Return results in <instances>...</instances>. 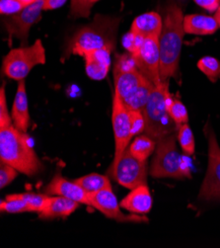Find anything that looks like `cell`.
<instances>
[{
    "label": "cell",
    "instance_id": "35",
    "mask_svg": "<svg viewBox=\"0 0 220 248\" xmlns=\"http://www.w3.org/2000/svg\"><path fill=\"white\" fill-rule=\"evenodd\" d=\"M67 0H44V10H55L65 4Z\"/></svg>",
    "mask_w": 220,
    "mask_h": 248
},
{
    "label": "cell",
    "instance_id": "21",
    "mask_svg": "<svg viewBox=\"0 0 220 248\" xmlns=\"http://www.w3.org/2000/svg\"><path fill=\"white\" fill-rule=\"evenodd\" d=\"M155 85L147 81L144 84H142L140 87H138L132 95H130L126 99H121L125 105L128 107L130 110H136V111H141L143 112L146 103H147L150 93Z\"/></svg>",
    "mask_w": 220,
    "mask_h": 248
},
{
    "label": "cell",
    "instance_id": "13",
    "mask_svg": "<svg viewBox=\"0 0 220 248\" xmlns=\"http://www.w3.org/2000/svg\"><path fill=\"white\" fill-rule=\"evenodd\" d=\"M90 206L101 212L108 218L117 220L119 222H147L148 218L144 215H125L120 211L117 198L112 190L108 188L95 194L89 195Z\"/></svg>",
    "mask_w": 220,
    "mask_h": 248
},
{
    "label": "cell",
    "instance_id": "8",
    "mask_svg": "<svg viewBox=\"0 0 220 248\" xmlns=\"http://www.w3.org/2000/svg\"><path fill=\"white\" fill-rule=\"evenodd\" d=\"M115 92L121 98L126 99L132 95L138 87L149 81L144 78L137 68L132 55H119L114 67Z\"/></svg>",
    "mask_w": 220,
    "mask_h": 248
},
{
    "label": "cell",
    "instance_id": "37",
    "mask_svg": "<svg viewBox=\"0 0 220 248\" xmlns=\"http://www.w3.org/2000/svg\"><path fill=\"white\" fill-rule=\"evenodd\" d=\"M24 2H25L27 5H31V4H33V3H35V2H37L38 0H23Z\"/></svg>",
    "mask_w": 220,
    "mask_h": 248
},
{
    "label": "cell",
    "instance_id": "26",
    "mask_svg": "<svg viewBox=\"0 0 220 248\" xmlns=\"http://www.w3.org/2000/svg\"><path fill=\"white\" fill-rule=\"evenodd\" d=\"M199 69L211 82L220 79V61L213 57H205L198 62Z\"/></svg>",
    "mask_w": 220,
    "mask_h": 248
},
{
    "label": "cell",
    "instance_id": "3",
    "mask_svg": "<svg viewBox=\"0 0 220 248\" xmlns=\"http://www.w3.org/2000/svg\"><path fill=\"white\" fill-rule=\"evenodd\" d=\"M119 21L118 17L97 14L91 23L80 28L71 38L69 52L72 55L84 57L95 49L103 47L114 49Z\"/></svg>",
    "mask_w": 220,
    "mask_h": 248
},
{
    "label": "cell",
    "instance_id": "38",
    "mask_svg": "<svg viewBox=\"0 0 220 248\" xmlns=\"http://www.w3.org/2000/svg\"><path fill=\"white\" fill-rule=\"evenodd\" d=\"M98 1H100V0H92V3L95 4V3H97Z\"/></svg>",
    "mask_w": 220,
    "mask_h": 248
},
{
    "label": "cell",
    "instance_id": "34",
    "mask_svg": "<svg viewBox=\"0 0 220 248\" xmlns=\"http://www.w3.org/2000/svg\"><path fill=\"white\" fill-rule=\"evenodd\" d=\"M193 1L208 12H216L220 6V0H193Z\"/></svg>",
    "mask_w": 220,
    "mask_h": 248
},
{
    "label": "cell",
    "instance_id": "16",
    "mask_svg": "<svg viewBox=\"0 0 220 248\" xmlns=\"http://www.w3.org/2000/svg\"><path fill=\"white\" fill-rule=\"evenodd\" d=\"M11 118L13 126L16 129L24 133L27 132L31 123V118L29 113V104L25 80L19 81L17 92L13 101Z\"/></svg>",
    "mask_w": 220,
    "mask_h": 248
},
{
    "label": "cell",
    "instance_id": "10",
    "mask_svg": "<svg viewBox=\"0 0 220 248\" xmlns=\"http://www.w3.org/2000/svg\"><path fill=\"white\" fill-rule=\"evenodd\" d=\"M112 123L115 135V157L110 167L112 169L117 162L119 160L132 138L130 112L128 107L121 100L120 97L115 92L113 100V112H112Z\"/></svg>",
    "mask_w": 220,
    "mask_h": 248
},
{
    "label": "cell",
    "instance_id": "20",
    "mask_svg": "<svg viewBox=\"0 0 220 248\" xmlns=\"http://www.w3.org/2000/svg\"><path fill=\"white\" fill-rule=\"evenodd\" d=\"M219 28L214 16L191 14L184 18V29L187 34L207 36L214 34Z\"/></svg>",
    "mask_w": 220,
    "mask_h": 248
},
{
    "label": "cell",
    "instance_id": "27",
    "mask_svg": "<svg viewBox=\"0 0 220 248\" xmlns=\"http://www.w3.org/2000/svg\"><path fill=\"white\" fill-rule=\"evenodd\" d=\"M0 210H1L2 213L7 214H20L31 212L30 206L25 201L12 197L11 195L6 196L5 200L0 204Z\"/></svg>",
    "mask_w": 220,
    "mask_h": 248
},
{
    "label": "cell",
    "instance_id": "4",
    "mask_svg": "<svg viewBox=\"0 0 220 248\" xmlns=\"http://www.w3.org/2000/svg\"><path fill=\"white\" fill-rule=\"evenodd\" d=\"M169 92V81H162L154 86L143 110L145 135L155 141L175 134L178 130L175 122L169 115L166 105V98Z\"/></svg>",
    "mask_w": 220,
    "mask_h": 248
},
{
    "label": "cell",
    "instance_id": "25",
    "mask_svg": "<svg viewBox=\"0 0 220 248\" xmlns=\"http://www.w3.org/2000/svg\"><path fill=\"white\" fill-rule=\"evenodd\" d=\"M12 197L18 198L25 201L31 208V212H36L40 214L46 206L50 196L47 194H34V193H22V194H12Z\"/></svg>",
    "mask_w": 220,
    "mask_h": 248
},
{
    "label": "cell",
    "instance_id": "14",
    "mask_svg": "<svg viewBox=\"0 0 220 248\" xmlns=\"http://www.w3.org/2000/svg\"><path fill=\"white\" fill-rule=\"evenodd\" d=\"M45 194L61 196L67 199L90 206L89 194L75 181L70 182L57 174L45 188Z\"/></svg>",
    "mask_w": 220,
    "mask_h": 248
},
{
    "label": "cell",
    "instance_id": "24",
    "mask_svg": "<svg viewBox=\"0 0 220 248\" xmlns=\"http://www.w3.org/2000/svg\"><path fill=\"white\" fill-rule=\"evenodd\" d=\"M177 140H178V142L180 143L183 153L186 155L191 156L194 154L195 142H194L193 134L189 126V124H184V125L178 128Z\"/></svg>",
    "mask_w": 220,
    "mask_h": 248
},
{
    "label": "cell",
    "instance_id": "33",
    "mask_svg": "<svg viewBox=\"0 0 220 248\" xmlns=\"http://www.w3.org/2000/svg\"><path fill=\"white\" fill-rule=\"evenodd\" d=\"M18 170L13 166L1 162L0 164V187L1 189L8 186L18 175Z\"/></svg>",
    "mask_w": 220,
    "mask_h": 248
},
{
    "label": "cell",
    "instance_id": "31",
    "mask_svg": "<svg viewBox=\"0 0 220 248\" xmlns=\"http://www.w3.org/2000/svg\"><path fill=\"white\" fill-rule=\"evenodd\" d=\"M130 120L132 137L140 135L145 130V119L143 112L136 110H130Z\"/></svg>",
    "mask_w": 220,
    "mask_h": 248
},
{
    "label": "cell",
    "instance_id": "9",
    "mask_svg": "<svg viewBox=\"0 0 220 248\" xmlns=\"http://www.w3.org/2000/svg\"><path fill=\"white\" fill-rule=\"evenodd\" d=\"M208 165L200 190L199 199L220 201V147L211 129H208Z\"/></svg>",
    "mask_w": 220,
    "mask_h": 248
},
{
    "label": "cell",
    "instance_id": "11",
    "mask_svg": "<svg viewBox=\"0 0 220 248\" xmlns=\"http://www.w3.org/2000/svg\"><path fill=\"white\" fill-rule=\"evenodd\" d=\"M132 57L146 79L155 86L162 82L160 79L159 38H144L139 48Z\"/></svg>",
    "mask_w": 220,
    "mask_h": 248
},
{
    "label": "cell",
    "instance_id": "6",
    "mask_svg": "<svg viewBox=\"0 0 220 248\" xmlns=\"http://www.w3.org/2000/svg\"><path fill=\"white\" fill-rule=\"evenodd\" d=\"M45 62V48L41 40H36L31 46L12 48L3 59L2 71L8 78L21 81L35 66Z\"/></svg>",
    "mask_w": 220,
    "mask_h": 248
},
{
    "label": "cell",
    "instance_id": "23",
    "mask_svg": "<svg viewBox=\"0 0 220 248\" xmlns=\"http://www.w3.org/2000/svg\"><path fill=\"white\" fill-rule=\"evenodd\" d=\"M74 181L80 185L89 195L98 193L108 188H112L109 178L101 174H97V173L85 175Z\"/></svg>",
    "mask_w": 220,
    "mask_h": 248
},
{
    "label": "cell",
    "instance_id": "29",
    "mask_svg": "<svg viewBox=\"0 0 220 248\" xmlns=\"http://www.w3.org/2000/svg\"><path fill=\"white\" fill-rule=\"evenodd\" d=\"M93 5L92 0H71L69 15L71 18H88Z\"/></svg>",
    "mask_w": 220,
    "mask_h": 248
},
{
    "label": "cell",
    "instance_id": "12",
    "mask_svg": "<svg viewBox=\"0 0 220 248\" xmlns=\"http://www.w3.org/2000/svg\"><path fill=\"white\" fill-rule=\"evenodd\" d=\"M44 4V0H38L19 13L7 16L4 23L9 38H17L25 44L31 28L41 20Z\"/></svg>",
    "mask_w": 220,
    "mask_h": 248
},
{
    "label": "cell",
    "instance_id": "2",
    "mask_svg": "<svg viewBox=\"0 0 220 248\" xmlns=\"http://www.w3.org/2000/svg\"><path fill=\"white\" fill-rule=\"evenodd\" d=\"M0 159L30 177L44 170V165L29 143L27 135L13 125L0 129Z\"/></svg>",
    "mask_w": 220,
    "mask_h": 248
},
{
    "label": "cell",
    "instance_id": "1",
    "mask_svg": "<svg viewBox=\"0 0 220 248\" xmlns=\"http://www.w3.org/2000/svg\"><path fill=\"white\" fill-rule=\"evenodd\" d=\"M184 18L178 5L171 3L166 8L163 27L159 36L161 81H169L172 78H178L180 56L186 34Z\"/></svg>",
    "mask_w": 220,
    "mask_h": 248
},
{
    "label": "cell",
    "instance_id": "28",
    "mask_svg": "<svg viewBox=\"0 0 220 248\" xmlns=\"http://www.w3.org/2000/svg\"><path fill=\"white\" fill-rule=\"evenodd\" d=\"M169 115L172 118V120L175 122L176 126L179 128L180 126L184 125V124H188L189 122V115L188 110L185 107V105L182 103L181 100L178 98L173 99V103L171 104V107L169 109Z\"/></svg>",
    "mask_w": 220,
    "mask_h": 248
},
{
    "label": "cell",
    "instance_id": "22",
    "mask_svg": "<svg viewBox=\"0 0 220 248\" xmlns=\"http://www.w3.org/2000/svg\"><path fill=\"white\" fill-rule=\"evenodd\" d=\"M155 147L156 141L147 135H144L136 137L129 146V150L135 158L141 161H146L154 152Z\"/></svg>",
    "mask_w": 220,
    "mask_h": 248
},
{
    "label": "cell",
    "instance_id": "36",
    "mask_svg": "<svg viewBox=\"0 0 220 248\" xmlns=\"http://www.w3.org/2000/svg\"><path fill=\"white\" fill-rule=\"evenodd\" d=\"M214 17H215V19L217 20V22H218V25H219V28H220V6H219V8L216 10Z\"/></svg>",
    "mask_w": 220,
    "mask_h": 248
},
{
    "label": "cell",
    "instance_id": "15",
    "mask_svg": "<svg viewBox=\"0 0 220 248\" xmlns=\"http://www.w3.org/2000/svg\"><path fill=\"white\" fill-rule=\"evenodd\" d=\"M112 52L113 48L103 47L95 49L83 57L86 73L91 79L103 80L107 77L111 66Z\"/></svg>",
    "mask_w": 220,
    "mask_h": 248
},
{
    "label": "cell",
    "instance_id": "32",
    "mask_svg": "<svg viewBox=\"0 0 220 248\" xmlns=\"http://www.w3.org/2000/svg\"><path fill=\"white\" fill-rule=\"evenodd\" d=\"M13 125L12 118L9 115L8 108H7V101H6V95L5 89L2 86L0 90V128H7Z\"/></svg>",
    "mask_w": 220,
    "mask_h": 248
},
{
    "label": "cell",
    "instance_id": "19",
    "mask_svg": "<svg viewBox=\"0 0 220 248\" xmlns=\"http://www.w3.org/2000/svg\"><path fill=\"white\" fill-rule=\"evenodd\" d=\"M79 208V203L67 198L57 196L50 197L45 208L39 214L42 219H53L65 217L74 213Z\"/></svg>",
    "mask_w": 220,
    "mask_h": 248
},
{
    "label": "cell",
    "instance_id": "30",
    "mask_svg": "<svg viewBox=\"0 0 220 248\" xmlns=\"http://www.w3.org/2000/svg\"><path fill=\"white\" fill-rule=\"evenodd\" d=\"M27 6L29 5H27L23 0H1V2H0V12L2 15L10 16L19 13Z\"/></svg>",
    "mask_w": 220,
    "mask_h": 248
},
{
    "label": "cell",
    "instance_id": "5",
    "mask_svg": "<svg viewBox=\"0 0 220 248\" xmlns=\"http://www.w3.org/2000/svg\"><path fill=\"white\" fill-rule=\"evenodd\" d=\"M176 137L177 135L172 134L156 141V154L150 167L152 177L175 179L190 177L183 157L178 152Z\"/></svg>",
    "mask_w": 220,
    "mask_h": 248
},
{
    "label": "cell",
    "instance_id": "17",
    "mask_svg": "<svg viewBox=\"0 0 220 248\" xmlns=\"http://www.w3.org/2000/svg\"><path fill=\"white\" fill-rule=\"evenodd\" d=\"M119 205L132 214H148L152 208V197L149 188L146 184H143L132 189Z\"/></svg>",
    "mask_w": 220,
    "mask_h": 248
},
{
    "label": "cell",
    "instance_id": "7",
    "mask_svg": "<svg viewBox=\"0 0 220 248\" xmlns=\"http://www.w3.org/2000/svg\"><path fill=\"white\" fill-rule=\"evenodd\" d=\"M108 173L119 185L131 190L139 185L146 184L147 181L146 161L135 158L131 154L129 147L117 164L108 170Z\"/></svg>",
    "mask_w": 220,
    "mask_h": 248
},
{
    "label": "cell",
    "instance_id": "18",
    "mask_svg": "<svg viewBox=\"0 0 220 248\" xmlns=\"http://www.w3.org/2000/svg\"><path fill=\"white\" fill-rule=\"evenodd\" d=\"M163 27V20L156 12H147L137 16L132 24L131 32L144 38H159Z\"/></svg>",
    "mask_w": 220,
    "mask_h": 248
}]
</instances>
